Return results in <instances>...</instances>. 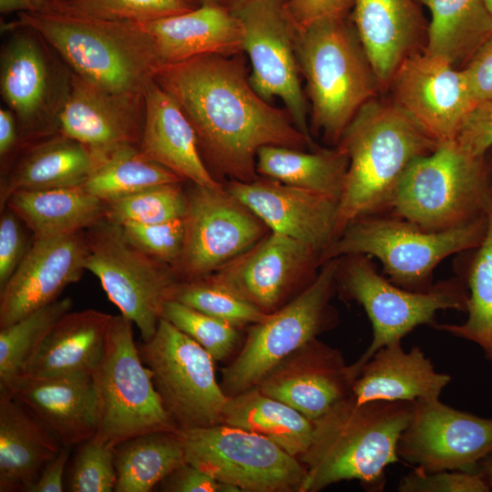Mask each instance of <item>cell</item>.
Segmentation results:
<instances>
[{"label": "cell", "instance_id": "12", "mask_svg": "<svg viewBox=\"0 0 492 492\" xmlns=\"http://www.w3.org/2000/svg\"><path fill=\"white\" fill-rule=\"evenodd\" d=\"M2 28L9 36L1 49L0 92L25 146L58 132L72 72L35 30L9 24Z\"/></svg>", "mask_w": 492, "mask_h": 492}, {"label": "cell", "instance_id": "57", "mask_svg": "<svg viewBox=\"0 0 492 492\" xmlns=\"http://www.w3.org/2000/svg\"><path fill=\"white\" fill-rule=\"evenodd\" d=\"M490 190L492 192V149L485 156Z\"/></svg>", "mask_w": 492, "mask_h": 492}, {"label": "cell", "instance_id": "9", "mask_svg": "<svg viewBox=\"0 0 492 492\" xmlns=\"http://www.w3.org/2000/svg\"><path fill=\"white\" fill-rule=\"evenodd\" d=\"M337 289L343 297L355 301L364 309L372 325L369 346L349 365L354 382L378 349L402 341L419 325H433L438 311L466 313L468 302V290L459 278L438 282L425 292L409 291L382 276L365 254L341 257Z\"/></svg>", "mask_w": 492, "mask_h": 492}, {"label": "cell", "instance_id": "37", "mask_svg": "<svg viewBox=\"0 0 492 492\" xmlns=\"http://www.w3.org/2000/svg\"><path fill=\"white\" fill-rule=\"evenodd\" d=\"M487 231L481 243L471 250L466 273L467 318L460 324L434 323L436 330L477 344L492 366V199L487 208Z\"/></svg>", "mask_w": 492, "mask_h": 492}, {"label": "cell", "instance_id": "15", "mask_svg": "<svg viewBox=\"0 0 492 492\" xmlns=\"http://www.w3.org/2000/svg\"><path fill=\"white\" fill-rule=\"evenodd\" d=\"M187 197L184 247L173 268L179 282L213 273L266 235L267 226L224 186L192 184Z\"/></svg>", "mask_w": 492, "mask_h": 492}, {"label": "cell", "instance_id": "41", "mask_svg": "<svg viewBox=\"0 0 492 492\" xmlns=\"http://www.w3.org/2000/svg\"><path fill=\"white\" fill-rule=\"evenodd\" d=\"M171 300L237 327L260 323L269 314L206 277L179 282Z\"/></svg>", "mask_w": 492, "mask_h": 492}, {"label": "cell", "instance_id": "52", "mask_svg": "<svg viewBox=\"0 0 492 492\" xmlns=\"http://www.w3.org/2000/svg\"><path fill=\"white\" fill-rule=\"evenodd\" d=\"M71 447L62 446L57 455L46 465L39 477L27 492H62L66 490L63 478Z\"/></svg>", "mask_w": 492, "mask_h": 492}, {"label": "cell", "instance_id": "23", "mask_svg": "<svg viewBox=\"0 0 492 492\" xmlns=\"http://www.w3.org/2000/svg\"><path fill=\"white\" fill-rule=\"evenodd\" d=\"M144 116V96L111 94L72 73L58 132L83 144L98 159L121 147L138 146Z\"/></svg>", "mask_w": 492, "mask_h": 492}, {"label": "cell", "instance_id": "47", "mask_svg": "<svg viewBox=\"0 0 492 492\" xmlns=\"http://www.w3.org/2000/svg\"><path fill=\"white\" fill-rule=\"evenodd\" d=\"M24 221L7 206L0 217V289L6 283L26 256L28 241Z\"/></svg>", "mask_w": 492, "mask_h": 492}, {"label": "cell", "instance_id": "46", "mask_svg": "<svg viewBox=\"0 0 492 492\" xmlns=\"http://www.w3.org/2000/svg\"><path fill=\"white\" fill-rule=\"evenodd\" d=\"M491 488L477 471L441 470L427 472L419 467L404 476L399 492H488Z\"/></svg>", "mask_w": 492, "mask_h": 492}, {"label": "cell", "instance_id": "54", "mask_svg": "<svg viewBox=\"0 0 492 492\" xmlns=\"http://www.w3.org/2000/svg\"><path fill=\"white\" fill-rule=\"evenodd\" d=\"M44 0H0V12L9 14L13 12H32L37 10Z\"/></svg>", "mask_w": 492, "mask_h": 492}, {"label": "cell", "instance_id": "4", "mask_svg": "<svg viewBox=\"0 0 492 492\" xmlns=\"http://www.w3.org/2000/svg\"><path fill=\"white\" fill-rule=\"evenodd\" d=\"M440 144L392 100L364 103L336 144L349 164L339 199L335 239L352 221L384 213L405 170Z\"/></svg>", "mask_w": 492, "mask_h": 492}, {"label": "cell", "instance_id": "40", "mask_svg": "<svg viewBox=\"0 0 492 492\" xmlns=\"http://www.w3.org/2000/svg\"><path fill=\"white\" fill-rule=\"evenodd\" d=\"M182 182L154 186L107 203L106 218L119 224H154L183 218L188 197Z\"/></svg>", "mask_w": 492, "mask_h": 492}, {"label": "cell", "instance_id": "33", "mask_svg": "<svg viewBox=\"0 0 492 492\" xmlns=\"http://www.w3.org/2000/svg\"><path fill=\"white\" fill-rule=\"evenodd\" d=\"M221 424L261 435L297 459L313 438V421L256 386L228 398Z\"/></svg>", "mask_w": 492, "mask_h": 492}, {"label": "cell", "instance_id": "31", "mask_svg": "<svg viewBox=\"0 0 492 492\" xmlns=\"http://www.w3.org/2000/svg\"><path fill=\"white\" fill-rule=\"evenodd\" d=\"M4 206L24 221L33 238L84 231L107 214V202L83 185L17 190L7 197Z\"/></svg>", "mask_w": 492, "mask_h": 492}, {"label": "cell", "instance_id": "38", "mask_svg": "<svg viewBox=\"0 0 492 492\" xmlns=\"http://www.w3.org/2000/svg\"><path fill=\"white\" fill-rule=\"evenodd\" d=\"M175 182L183 180L146 158L138 146L129 145L98 159L83 187L108 203L154 186Z\"/></svg>", "mask_w": 492, "mask_h": 492}, {"label": "cell", "instance_id": "28", "mask_svg": "<svg viewBox=\"0 0 492 492\" xmlns=\"http://www.w3.org/2000/svg\"><path fill=\"white\" fill-rule=\"evenodd\" d=\"M451 380L448 374L436 371L420 347L406 352L398 341L378 349L364 364L352 395L359 404L375 400L415 402L439 398Z\"/></svg>", "mask_w": 492, "mask_h": 492}, {"label": "cell", "instance_id": "8", "mask_svg": "<svg viewBox=\"0 0 492 492\" xmlns=\"http://www.w3.org/2000/svg\"><path fill=\"white\" fill-rule=\"evenodd\" d=\"M132 325L121 313L113 316L101 360L91 374L98 416L93 439L114 448L137 436L178 430L141 359Z\"/></svg>", "mask_w": 492, "mask_h": 492}, {"label": "cell", "instance_id": "1", "mask_svg": "<svg viewBox=\"0 0 492 492\" xmlns=\"http://www.w3.org/2000/svg\"><path fill=\"white\" fill-rule=\"evenodd\" d=\"M154 79L191 124L200 155L231 180L259 178L256 157L264 146H312L289 113L272 107L254 91L242 53L207 54L163 65Z\"/></svg>", "mask_w": 492, "mask_h": 492}, {"label": "cell", "instance_id": "53", "mask_svg": "<svg viewBox=\"0 0 492 492\" xmlns=\"http://www.w3.org/2000/svg\"><path fill=\"white\" fill-rule=\"evenodd\" d=\"M20 144L19 131L16 118L9 108H0V156L5 159L6 156Z\"/></svg>", "mask_w": 492, "mask_h": 492}, {"label": "cell", "instance_id": "42", "mask_svg": "<svg viewBox=\"0 0 492 492\" xmlns=\"http://www.w3.org/2000/svg\"><path fill=\"white\" fill-rule=\"evenodd\" d=\"M163 318L202 346L215 362L229 357L240 341L237 326L175 300L167 302Z\"/></svg>", "mask_w": 492, "mask_h": 492}, {"label": "cell", "instance_id": "50", "mask_svg": "<svg viewBox=\"0 0 492 492\" xmlns=\"http://www.w3.org/2000/svg\"><path fill=\"white\" fill-rule=\"evenodd\" d=\"M159 487L166 492H239L187 462L165 477Z\"/></svg>", "mask_w": 492, "mask_h": 492}, {"label": "cell", "instance_id": "49", "mask_svg": "<svg viewBox=\"0 0 492 492\" xmlns=\"http://www.w3.org/2000/svg\"><path fill=\"white\" fill-rule=\"evenodd\" d=\"M354 0H287L286 9L296 30L326 18L346 17Z\"/></svg>", "mask_w": 492, "mask_h": 492}, {"label": "cell", "instance_id": "17", "mask_svg": "<svg viewBox=\"0 0 492 492\" xmlns=\"http://www.w3.org/2000/svg\"><path fill=\"white\" fill-rule=\"evenodd\" d=\"M492 454V419L443 404L439 398L418 399L402 432L400 461L427 472L477 471Z\"/></svg>", "mask_w": 492, "mask_h": 492}, {"label": "cell", "instance_id": "45", "mask_svg": "<svg viewBox=\"0 0 492 492\" xmlns=\"http://www.w3.org/2000/svg\"><path fill=\"white\" fill-rule=\"evenodd\" d=\"M120 226L126 238L138 250L172 269L176 266L184 247V217L160 223Z\"/></svg>", "mask_w": 492, "mask_h": 492}, {"label": "cell", "instance_id": "16", "mask_svg": "<svg viewBox=\"0 0 492 492\" xmlns=\"http://www.w3.org/2000/svg\"><path fill=\"white\" fill-rule=\"evenodd\" d=\"M286 1L248 0L231 12L242 26L243 52L252 68L251 86L265 101L280 97L295 127L311 138L295 51L296 28Z\"/></svg>", "mask_w": 492, "mask_h": 492}, {"label": "cell", "instance_id": "43", "mask_svg": "<svg viewBox=\"0 0 492 492\" xmlns=\"http://www.w3.org/2000/svg\"><path fill=\"white\" fill-rule=\"evenodd\" d=\"M114 447L93 438L77 446L65 488L70 492H111L117 485Z\"/></svg>", "mask_w": 492, "mask_h": 492}, {"label": "cell", "instance_id": "32", "mask_svg": "<svg viewBox=\"0 0 492 492\" xmlns=\"http://www.w3.org/2000/svg\"><path fill=\"white\" fill-rule=\"evenodd\" d=\"M97 161L87 147L59 132L33 142L8 174L2 204L17 190L81 186Z\"/></svg>", "mask_w": 492, "mask_h": 492}, {"label": "cell", "instance_id": "35", "mask_svg": "<svg viewBox=\"0 0 492 492\" xmlns=\"http://www.w3.org/2000/svg\"><path fill=\"white\" fill-rule=\"evenodd\" d=\"M348 157L339 147L312 152L264 146L256 157V170L264 178L340 199Z\"/></svg>", "mask_w": 492, "mask_h": 492}, {"label": "cell", "instance_id": "36", "mask_svg": "<svg viewBox=\"0 0 492 492\" xmlns=\"http://www.w3.org/2000/svg\"><path fill=\"white\" fill-rule=\"evenodd\" d=\"M176 432H152L119 443L114 450V491H151L185 464L184 450Z\"/></svg>", "mask_w": 492, "mask_h": 492}, {"label": "cell", "instance_id": "2", "mask_svg": "<svg viewBox=\"0 0 492 492\" xmlns=\"http://www.w3.org/2000/svg\"><path fill=\"white\" fill-rule=\"evenodd\" d=\"M17 16L7 24L35 30L74 75L106 92L144 96L161 66L139 24L95 17L56 0Z\"/></svg>", "mask_w": 492, "mask_h": 492}, {"label": "cell", "instance_id": "29", "mask_svg": "<svg viewBox=\"0 0 492 492\" xmlns=\"http://www.w3.org/2000/svg\"><path fill=\"white\" fill-rule=\"evenodd\" d=\"M113 316L95 309L67 312L46 334L20 375H91L101 360Z\"/></svg>", "mask_w": 492, "mask_h": 492}, {"label": "cell", "instance_id": "19", "mask_svg": "<svg viewBox=\"0 0 492 492\" xmlns=\"http://www.w3.org/2000/svg\"><path fill=\"white\" fill-rule=\"evenodd\" d=\"M321 252L293 238L273 232L205 276L266 313L283 304L313 269Z\"/></svg>", "mask_w": 492, "mask_h": 492}, {"label": "cell", "instance_id": "3", "mask_svg": "<svg viewBox=\"0 0 492 492\" xmlns=\"http://www.w3.org/2000/svg\"><path fill=\"white\" fill-rule=\"evenodd\" d=\"M413 402L375 400L359 404L353 395L313 421V438L299 459L305 476L299 492H317L357 480L371 492L386 484L385 468L400 461L399 437Z\"/></svg>", "mask_w": 492, "mask_h": 492}, {"label": "cell", "instance_id": "25", "mask_svg": "<svg viewBox=\"0 0 492 492\" xmlns=\"http://www.w3.org/2000/svg\"><path fill=\"white\" fill-rule=\"evenodd\" d=\"M145 116L141 153L183 181L208 188L222 185L210 173L195 131L178 103L153 78L144 93Z\"/></svg>", "mask_w": 492, "mask_h": 492}, {"label": "cell", "instance_id": "5", "mask_svg": "<svg viewBox=\"0 0 492 492\" xmlns=\"http://www.w3.org/2000/svg\"><path fill=\"white\" fill-rule=\"evenodd\" d=\"M295 51L313 126L337 144L359 108L380 89L355 27L345 17L319 20L296 30Z\"/></svg>", "mask_w": 492, "mask_h": 492}, {"label": "cell", "instance_id": "30", "mask_svg": "<svg viewBox=\"0 0 492 492\" xmlns=\"http://www.w3.org/2000/svg\"><path fill=\"white\" fill-rule=\"evenodd\" d=\"M62 446L8 391L0 390V492H27Z\"/></svg>", "mask_w": 492, "mask_h": 492}, {"label": "cell", "instance_id": "13", "mask_svg": "<svg viewBox=\"0 0 492 492\" xmlns=\"http://www.w3.org/2000/svg\"><path fill=\"white\" fill-rule=\"evenodd\" d=\"M138 347L178 430L222 423L229 396L217 382L215 361L202 346L162 318L155 334Z\"/></svg>", "mask_w": 492, "mask_h": 492}, {"label": "cell", "instance_id": "44", "mask_svg": "<svg viewBox=\"0 0 492 492\" xmlns=\"http://www.w3.org/2000/svg\"><path fill=\"white\" fill-rule=\"evenodd\" d=\"M73 10L112 21L144 24L191 9L182 0H56Z\"/></svg>", "mask_w": 492, "mask_h": 492}, {"label": "cell", "instance_id": "11", "mask_svg": "<svg viewBox=\"0 0 492 492\" xmlns=\"http://www.w3.org/2000/svg\"><path fill=\"white\" fill-rule=\"evenodd\" d=\"M86 270L100 282L108 299L149 340L163 318L164 307L179 282L173 269L147 255L107 218L84 231Z\"/></svg>", "mask_w": 492, "mask_h": 492}, {"label": "cell", "instance_id": "24", "mask_svg": "<svg viewBox=\"0 0 492 492\" xmlns=\"http://www.w3.org/2000/svg\"><path fill=\"white\" fill-rule=\"evenodd\" d=\"M62 446L91 439L97 429V403L92 375H20L6 388Z\"/></svg>", "mask_w": 492, "mask_h": 492}, {"label": "cell", "instance_id": "51", "mask_svg": "<svg viewBox=\"0 0 492 492\" xmlns=\"http://www.w3.org/2000/svg\"><path fill=\"white\" fill-rule=\"evenodd\" d=\"M462 69L476 102L492 98V33Z\"/></svg>", "mask_w": 492, "mask_h": 492}, {"label": "cell", "instance_id": "48", "mask_svg": "<svg viewBox=\"0 0 492 492\" xmlns=\"http://www.w3.org/2000/svg\"><path fill=\"white\" fill-rule=\"evenodd\" d=\"M454 141L471 156L487 155L492 149V98L475 103L464 118Z\"/></svg>", "mask_w": 492, "mask_h": 492}, {"label": "cell", "instance_id": "10", "mask_svg": "<svg viewBox=\"0 0 492 492\" xmlns=\"http://www.w3.org/2000/svg\"><path fill=\"white\" fill-rule=\"evenodd\" d=\"M341 258L321 265L313 280L288 302L251 324L235 358L222 369L220 386L227 396L255 387L282 360L334 327L330 301L337 290Z\"/></svg>", "mask_w": 492, "mask_h": 492}, {"label": "cell", "instance_id": "34", "mask_svg": "<svg viewBox=\"0 0 492 492\" xmlns=\"http://www.w3.org/2000/svg\"><path fill=\"white\" fill-rule=\"evenodd\" d=\"M431 22L425 52L463 68L492 33V15L484 0H421Z\"/></svg>", "mask_w": 492, "mask_h": 492}, {"label": "cell", "instance_id": "21", "mask_svg": "<svg viewBox=\"0 0 492 492\" xmlns=\"http://www.w3.org/2000/svg\"><path fill=\"white\" fill-rule=\"evenodd\" d=\"M225 189L273 232L322 253L335 239L337 198L264 178L230 180Z\"/></svg>", "mask_w": 492, "mask_h": 492}, {"label": "cell", "instance_id": "26", "mask_svg": "<svg viewBox=\"0 0 492 492\" xmlns=\"http://www.w3.org/2000/svg\"><path fill=\"white\" fill-rule=\"evenodd\" d=\"M139 25L149 36L161 66L207 54L243 53L241 21L219 5H203Z\"/></svg>", "mask_w": 492, "mask_h": 492}, {"label": "cell", "instance_id": "14", "mask_svg": "<svg viewBox=\"0 0 492 492\" xmlns=\"http://www.w3.org/2000/svg\"><path fill=\"white\" fill-rule=\"evenodd\" d=\"M176 433L187 463L239 491H300L303 465L261 435L226 424Z\"/></svg>", "mask_w": 492, "mask_h": 492}, {"label": "cell", "instance_id": "55", "mask_svg": "<svg viewBox=\"0 0 492 492\" xmlns=\"http://www.w3.org/2000/svg\"><path fill=\"white\" fill-rule=\"evenodd\" d=\"M192 8L201 6L203 5H212L224 7L230 11H233L246 3L248 0H182Z\"/></svg>", "mask_w": 492, "mask_h": 492}, {"label": "cell", "instance_id": "20", "mask_svg": "<svg viewBox=\"0 0 492 492\" xmlns=\"http://www.w3.org/2000/svg\"><path fill=\"white\" fill-rule=\"evenodd\" d=\"M84 231L33 238L23 261L0 289V328L59 299L86 271Z\"/></svg>", "mask_w": 492, "mask_h": 492}, {"label": "cell", "instance_id": "56", "mask_svg": "<svg viewBox=\"0 0 492 492\" xmlns=\"http://www.w3.org/2000/svg\"><path fill=\"white\" fill-rule=\"evenodd\" d=\"M478 471L483 476L487 486L492 488V454L484 458L478 465Z\"/></svg>", "mask_w": 492, "mask_h": 492}, {"label": "cell", "instance_id": "27", "mask_svg": "<svg viewBox=\"0 0 492 492\" xmlns=\"http://www.w3.org/2000/svg\"><path fill=\"white\" fill-rule=\"evenodd\" d=\"M353 20L381 89L387 88L422 35L421 15L413 0H354Z\"/></svg>", "mask_w": 492, "mask_h": 492}, {"label": "cell", "instance_id": "58", "mask_svg": "<svg viewBox=\"0 0 492 492\" xmlns=\"http://www.w3.org/2000/svg\"><path fill=\"white\" fill-rule=\"evenodd\" d=\"M484 1H485V4H486L489 13L492 15V0H484Z\"/></svg>", "mask_w": 492, "mask_h": 492}, {"label": "cell", "instance_id": "7", "mask_svg": "<svg viewBox=\"0 0 492 492\" xmlns=\"http://www.w3.org/2000/svg\"><path fill=\"white\" fill-rule=\"evenodd\" d=\"M491 199L485 157L471 156L450 141L411 163L384 213L444 231L486 216Z\"/></svg>", "mask_w": 492, "mask_h": 492}, {"label": "cell", "instance_id": "6", "mask_svg": "<svg viewBox=\"0 0 492 492\" xmlns=\"http://www.w3.org/2000/svg\"><path fill=\"white\" fill-rule=\"evenodd\" d=\"M486 216L462 227L429 231L388 213L361 217L348 224L323 251L321 265L348 255L378 259L387 279L414 292L432 285L435 268L455 253L477 248L487 231Z\"/></svg>", "mask_w": 492, "mask_h": 492}, {"label": "cell", "instance_id": "22", "mask_svg": "<svg viewBox=\"0 0 492 492\" xmlns=\"http://www.w3.org/2000/svg\"><path fill=\"white\" fill-rule=\"evenodd\" d=\"M353 384L341 351L315 338L277 364L256 387L314 421L350 396Z\"/></svg>", "mask_w": 492, "mask_h": 492}, {"label": "cell", "instance_id": "39", "mask_svg": "<svg viewBox=\"0 0 492 492\" xmlns=\"http://www.w3.org/2000/svg\"><path fill=\"white\" fill-rule=\"evenodd\" d=\"M72 306L70 297L59 298L0 328V389H6L21 374L46 334Z\"/></svg>", "mask_w": 492, "mask_h": 492}, {"label": "cell", "instance_id": "18", "mask_svg": "<svg viewBox=\"0 0 492 492\" xmlns=\"http://www.w3.org/2000/svg\"><path fill=\"white\" fill-rule=\"evenodd\" d=\"M388 87L392 101L438 144L455 140L477 103L464 70L425 51L405 57Z\"/></svg>", "mask_w": 492, "mask_h": 492}]
</instances>
